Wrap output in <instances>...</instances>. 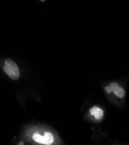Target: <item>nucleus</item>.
<instances>
[{
	"mask_svg": "<svg viewBox=\"0 0 129 145\" xmlns=\"http://www.w3.org/2000/svg\"><path fill=\"white\" fill-rule=\"evenodd\" d=\"M3 69L11 79L16 80L19 78L20 75L19 67L16 63L12 59L8 58L5 60Z\"/></svg>",
	"mask_w": 129,
	"mask_h": 145,
	"instance_id": "1",
	"label": "nucleus"
},
{
	"mask_svg": "<svg viewBox=\"0 0 129 145\" xmlns=\"http://www.w3.org/2000/svg\"><path fill=\"white\" fill-rule=\"evenodd\" d=\"M33 139L39 143L50 145L54 142V137L50 132H45L43 136L37 133H35L32 136Z\"/></svg>",
	"mask_w": 129,
	"mask_h": 145,
	"instance_id": "2",
	"label": "nucleus"
},
{
	"mask_svg": "<svg viewBox=\"0 0 129 145\" xmlns=\"http://www.w3.org/2000/svg\"><path fill=\"white\" fill-rule=\"evenodd\" d=\"M110 88L113 92L114 94L120 98H123L125 96V90L123 88L119 86L116 82H112L109 85Z\"/></svg>",
	"mask_w": 129,
	"mask_h": 145,
	"instance_id": "3",
	"label": "nucleus"
},
{
	"mask_svg": "<svg viewBox=\"0 0 129 145\" xmlns=\"http://www.w3.org/2000/svg\"><path fill=\"white\" fill-rule=\"evenodd\" d=\"M91 116H94L96 120H101L103 116V112L100 107L95 106L91 107L90 110Z\"/></svg>",
	"mask_w": 129,
	"mask_h": 145,
	"instance_id": "4",
	"label": "nucleus"
},
{
	"mask_svg": "<svg viewBox=\"0 0 129 145\" xmlns=\"http://www.w3.org/2000/svg\"><path fill=\"white\" fill-rule=\"evenodd\" d=\"M105 91H106L108 93H111L112 92V89H111V88H110L109 86H107V87H105Z\"/></svg>",
	"mask_w": 129,
	"mask_h": 145,
	"instance_id": "5",
	"label": "nucleus"
}]
</instances>
